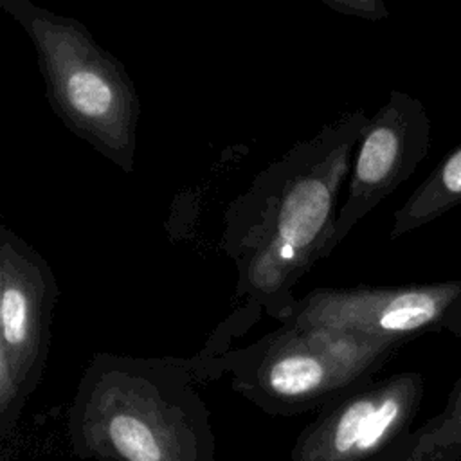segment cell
<instances>
[{
	"instance_id": "obj_10",
	"label": "cell",
	"mask_w": 461,
	"mask_h": 461,
	"mask_svg": "<svg viewBox=\"0 0 461 461\" xmlns=\"http://www.w3.org/2000/svg\"><path fill=\"white\" fill-rule=\"evenodd\" d=\"M324 4L337 13L351 14L366 20H385L389 16L387 7L380 0H324Z\"/></svg>"
},
{
	"instance_id": "obj_9",
	"label": "cell",
	"mask_w": 461,
	"mask_h": 461,
	"mask_svg": "<svg viewBox=\"0 0 461 461\" xmlns=\"http://www.w3.org/2000/svg\"><path fill=\"white\" fill-rule=\"evenodd\" d=\"M387 382L389 380L382 382L380 385L366 393L357 394L344 405L335 423V436H333V443L339 452H348L353 447H358L364 436V430L371 420V414L375 412V409L378 407L380 400L387 391Z\"/></svg>"
},
{
	"instance_id": "obj_2",
	"label": "cell",
	"mask_w": 461,
	"mask_h": 461,
	"mask_svg": "<svg viewBox=\"0 0 461 461\" xmlns=\"http://www.w3.org/2000/svg\"><path fill=\"white\" fill-rule=\"evenodd\" d=\"M36 50L54 115L122 173L135 169L140 104L126 67L88 27L31 0H0Z\"/></svg>"
},
{
	"instance_id": "obj_5",
	"label": "cell",
	"mask_w": 461,
	"mask_h": 461,
	"mask_svg": "<svg viewBox=\"0 0 461 461\" xmlns=\"http://www.w3.org/2000/svg\"><path fill=\"white\" fill-rule=\"evenodd\" d=\"M459 294L461 281L315 288L297 301L285 322L403 346L432 328H441L447 310Z\"/></svg>"
},
{
	"instance_id": "obj_4",
	"label": "cell",
	"mask_w": 461,
	"mask_h": 461,
	"mask_svg": "<svg viewBox=\"0 0 461 461\" xmlns=\"http://www.w3.org/2000/svg\"><path fill=\"white\" fill-rule=\"evenodd\" d=\"M59 299L49 261L0 223V398L7 407L43 367Z\"/></svg>"
},
{
	"instance_id": "obj_3",
	"label": "cell",
	"mask_w": 461,
	"mask_h": 461,
	"mask_svg": "<svg viewBox=\"0 0 461 461\" xmlns=\"http://www.w3.org/2000/svg\"><path fill=\"white\" fill-rule=\"evenodd\" d=\"M398 348L394 342L285 322L236 353V362L272 396L295 400L378 369Z\"/></svg>"
},
{
	"instance_id": "obj_8",
	"label": "cell",
	"mask_w": 461,
	"mask_h": 461,
	"mask_svg": "<svg viewBox=\"0 0 461 461\" xmlns=\"http://www.w3.org/2000/svg\"><path fill=\"white\" fill-rule=\"evenodd\" d=\"M108 434L113 447L128 461L160 459V448L149 425L130 411H119L110 418Z\"/></svg>"
},
{
	"instance_id": "obj_7",
	"label": "cell",
	"mask_w": 461,
	"mask_h": 461,
	"mask_svg": "<svg viewBox=\"0 0 461 461\" xmlns=\"http://www.w3.org/2000/svg\"><path fill=\"white\" fill-rule=\"evenodd\" d=\"M461 205V142L454 146L394 211L389 240L409 234Z\"/></svg>"
},
{
	"instance_id": "obj_6",
	"label": "cell",
	"mask_w": 461,
	"mask_h": 461,
	"mask_svg": "<svg viewBox=\"0 0 461 461\" xmlns=\"http://www.w3.org/2000/svg\"><path fill=\"white\" fill-rule=\"evenodd\" d=\"M430 146V121L420 99L391 90L387 101L369 117L340 203L333 249L384 198L416 171Z\"/></svg>"
},
{
	"instance_id": "obj_1",
	"label": "cell",
	"mask_w": 461,
	"mask_h": 461,
	"mask_svg": "<svg viewBox=\"0 0 461 461\" xmlns=\"http://www.w3.org/2000/svg\"><path fill=\"white\" fill-rule=\"evenodd\" d=\"M369 115L342 113L295 142L256 175L223 216L221 249L234 261V297L243 312L285 322L297 304L294 290L333 250L339 198Z\"/></svg>"
},
{
	"instance_id": "obj_11",
	"label": "cell",
	"mask_w": 461,
	"mask_h": 461,
	"mask_svg": "<svg viewBox=\"0 0 461 461\" xmlns=\"http://www.w3.org/2000/svg\"><path fill=\"white\" fill-rule=\"evenodd\" d=\"M441 328L450 331L457 339H461V294L457 295V299L447 310V313L441 321Z\"/></svg>"
}]
</instances>
